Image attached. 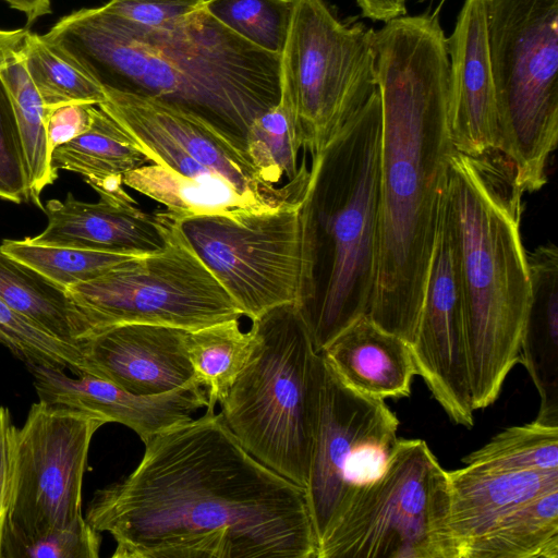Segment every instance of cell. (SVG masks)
<instances>
[{
  "label": "cell",
  "instance_id": "17",
  "mask_svg": "<svg viewBox=\"0 0 558 558\" xmlns=\"http://www.w3.org/2000/svg\"><path fill=\"white\" fill-rule=\"evenodd\" d=\"M185 329L119 324L99 329L80 344L85 368L135 395H159L195 379Z\"/></svg>",
  "mask_w": 558,
  "mask_h": 558
},
{
  "label": "cell",
  "instance_id": "6",
  "mask_svg": "<svg viewBox=\"0 0 558 558\" xmlns=\"http://www.w3.org/2000/svg\"><path fill=\"white\" fill-rule=\"evenodd\" d=\"M252 327L257 344L220 403V414L248 453L305 490L324 356L315 351L296 306L274 308Z\"/></svg>",
  "mask_w": 558,
  "mask_h": 558
},
{
  "label": "cell",
  "instance_id": "5",
  "mask_svg": "<svg viewBox=\"0 0 558 558\" xmlns=\"http://www.w3.org/2000/svg\"><path fill=\"white\" fill-rule=\"evenodd\" d=\"M381 104L377 90L312 158L315 290L300 311L320 353L371 305L376 267Z\"/></svg>",
  "mask_w": 558,
  "mask_h": 558
},
{
  "label": "cell",
  "instance_id": "12",
  "mask_svg": "<svg viewBox=\"0 0 558 558\" xmlns=\"http://www.w3.org/2000/svg\"><path fill=\"white\" fill-rule=\"evenodd\" d=\"M399 421L383 399L348 386L324 357L319 420L305 498L317 545L360 486L384 471Z\"/></svg>",
  "mask_w": 558,
  "mask_h": 558
},
{
  "label": "cell",
  "instance_id": "28",
  "mask_svg": "<svg viewBox=\"0 0 558 558\" xmlns=\"http://www.w3.org/2000/svg\"><path fill=\"white\" fill-rule=\"evenodd\" d=\"M239 319L187 331L189 359L195 379L206 390L208 409L222 403L257 344L255 329L243 331Z\"/></svg>",
  "mask_w": 558,
  "mask_h": 558
},
{
  "label": "cell",
  "instance_id": "24",
  "mask_svg": "<svg viewBox=\"0 0 558 558\" xmlns=\"http://www.w3.org/2000/svg\"><path fill=\"white\" fill-rule=\"evenodd\" d=\"M0 299L37 327L78 345L94 329L68 291L0 253Z\"/></svg>",
  "mask_w": 558,
  "mask_h": 558
},
{
  "label": "cell",
  "instance_id": "14",
  "mask_svg": "<svg viewBox=\"0 0 558 558\" xmlns=\"http://www.w3.org/2000/svg\"><path fill=\"white\" fill-rule=\"evenodd\" d=\"M104 89L106 100L98 107L130 134L150 163L192 159L269 210L289 208L305 198L310 177L282 186L266 183L243 144L193 112L154 97Z\"/></svg>",
  "mask_w": 558,
  "mask_h": 558
},
{
  "label": "cell",
  "instance_id": "35",
  "mask_svg": "<svg viewBox=\"0 0 558 558\" xmlns=\"http://www.w3.org/2000/svg\"><path fill=\"white\" fill-rule=\"evenodd\" d=\"M100 532L84 517L39 535L26 536L8 524L2 539V558H97Z\"/></svg>",
  "mask_w": 558,
  "mask_h": 558
},
{
  "label": "cell",
  "instance_id": "3",
  "mask_svg": "<svg viewBox=\"0 0 558 558\" xmlns=\"http://www.w3.org/2000/svg\"><path fill=\"white\" fill-rule=\"evenodd\" d=\"M104 88L154 97L245 146L252 121L278 104L281 56L234 34L206 7L171 29H148L101 7L62 16L46 34Z\"/></svg>",
  "mask_w": 558,
  "mask_h": 558
},
{
  "label": "cell",
  "instance_id": "11",
  "mask_svg": "<svg viewBox=\"0 0 558 558\" xmlns=\"http://www.w3.org/2000/svg\"><path fill=\"white\" fill-rule=\"evenodd\" d=\"M163 214L167 229L161 250L136 256L66 290L87 316L94 332L119 324L196 330L243 316L178 222Z\"/></svg>",
  "mask_w": 558,
  "mask_h": 558
},
{
  "label": "cell",
  "instance_id": "7",
  "mask_svg": "<svg viewBox=\"0 0 558 558\" xmlns=\"http://www.w3.org/2000/svg\"><path fill=\"white\" fill-rule=\"evenodd\" d=\"M500 148L520 191L547 182L558 140V0H486Z\"/></svg>",
  "mask_w": 558,
  "mask_h": 558
},
{
  "label": "cell",
  "instance_id": "20",
  "mask_svg": "<svg viewBox=\"0 0 558 558\" xmlns=\"http://www.w3.org/2000/svg\"><path fill=\"white\" fill-rule=\"evenodd\" d=\"M450 529L460 558L504 515L521 504L558 489V470L489 471L475 466L447 471Z\"/></svg>",
  "mask_w": 558,
  "mask_h": 558
},
{
  "label": "cell",
  "instance_id": "2",
  "mask_svg": "<svg viewBox=\"0 0 558 558\" xmlns=\"http://www.w3.org/2000/svg\"><path fill=\"white\" fill-rule=\"evenodd\" d=\"M381 104L375 283L367 316L412 345L436 241L448 158L447 37L435 14L375 31Z\"/></svg>",
  "mask_w": 558,
  "mask_h": 558
},
{
  "label": "cell",
  "instance_id": "37",
  "mask_svg": "<svg viewBox=\"0 0 558 558\" xmlns=\"http://www.w3.org/2000/svg\"><path fill=\"white\" fill-rule=\"evenodd\" d=\"M207 0H109V13L140 27L171 29L206 7Z\"/></svg>",
  "mask_w": 558,
  "mask_h": 558
},
{
  "label": "cell",
  "instance_id": "31",
  "mask_svg": "<svg viewBox=\"0 0 558 558\" xmlns=\"http://www.w3.org/2000/svg\"><path fill=\"white\" fill-rule=\"evenodd\" d=\"M0 253L32 268L53 284L70 287L94 280L140 255L109 253L72 246L37 244L25 238L5 239Z\"/></svg>",
  "mask_w": 558,
  "mask_h": 558
},
{
  "label": "cell",
  "instance_id": "27",
  "mask_svg": "<svg viewBox=\"0 0 558 558\" xmlns=\"http://www.w3.org/2000/svg\"><path fill=\"white\" fill-rule=\"evenodd\" d=\"M123 184L163 205L173 220L208 216H239L267 210L236 192H225L195 183L157 163H147L122 177Z\"/></svg>",
  "mask_w": 558,
  "mask_h": 558
},
{
  "label": "cell",
  "instance_id": "10",
  "mask_svg": "<svg viewBox=\"0 0 558 558\" xmlns=\"http://www.w3.org/2000/svg\"><path fill=\"white\" fill-rule=\"evenodd\" d=\"M375 31L341 21L326 0H293L281 52V96L312 158L377 90Z\"/></svg>",
  "mask_w": 558,
  "mask_h": 558
},
{
  "label": "cell",
  "instance_id": "21",
  "mask_svg": "<svg viewBox=\"0 0 558 558\" xmlns=\"http://www.w3.org/2000/svg\"><path fill=\"white\" fill-rule=\"evenodd\" d=\"M337 375L353 389L378 399L411 395L416 368L411 344L363 315L322 352Z\"/></svg>",
  "mask_w": 558,
  "mask_h": 558
},
{
  "label": "cell",
  "instance_id": "41",
  "mask_svg": "<svg viewBox=\"0 0 558 558\" xmlns=\"http://www.w3.org/2000/svg\"><path fill=\"white\" fill-rule=\"evenodd\" d=\"M11 9L22 12L28 23L51 13V0H2Z\"/></svg>",
  "mask_w": 558,
  "mask_h": 558
},
{
  "label": "cell",
  "instance_id": "42",
  "mask_svg": "<svg viewBox=\"0 0 558 558\" xmlns=\"http://www.w3.org/2000/svg\"><path fill=\"white\" fill-rule=\"evenodd\" d=\"M404 1H407V0H404Z\"/></svg>",
  "mask_w": 558,
  "mask_h": 558
},
{
  "label": "cell",
  "instance_id": "25",
  "mask_svg": "<svg viewBox=\"0 0 558 558\" xmlns=\"http://www.w3.org/2000/svg\"><path fill=\"white\" fill-rule=\"evenodd\" d=\"M150 163L130 134L96 106L87 131L51 151V166L81 174L90 186Z\"/></svg>",
  "mask_w": 558,
  "mask_h": 558
},
{
  "label": "cell",
  "instance_id": "36",
  "mask_svg": "<svg viewBox=\"0 0 558 558\" xmlns=\"http://www.w3.org/2000/svg\"><path fill=\"white\" fill-rule=\"evenodd\" d=\"M0 198L29 202L27 169L12 102L0 78Z\"/></svg>",
  "mask_w": 558,
  "mask_h": 558
},
{
  "label": "cell",
  "instance_id": "9",
  "mask_svg": "<svg viewBox=\"0 0 558 558\" xmlns=\"http://www.w3.org/2000/svg\"><path fill=\"white\" fill-rule=\"evenodd\" d=\"M195 253L252 322L274 308L304 311L315 290L308 190L300 204L239 216L177 221Z\"/></svg>",
  "mask_w": 558,
  "mask_h": 558
},
{
  "label": "cell",
  "instance_id": "23",
  "mask_svg": "<svg viewBox=\"0 0 558 558\" xmlns=\"http://www.w3.org/2000/svg\"><path fill=\"white\" fill-rule=\"evenodd\" d=\"M28 29L0 28V78L12 102L23 144L27 169L29 202L44 210L41 192L58 174L51 166L46 133L47 108L25 63Z\"/></svg>",
  "mask_w": 558,
  "mask_h": 558
},
{
  "label": "cell",
  "instance_id": "34",
  "mask_svg": "<svg viewBox=\"0 0 558 558\" xmlns=\"http://www.w3.org/2000/svg\"><path fill=\"white\" fill-rule=\"evenodd\" d=\"M0 344L4 345L31 371L35 366L70 369L74 375L86 372L78 345L47 333L13 311L0 299Z\"/></svg>",
  "mask_w": 558,
  "mask_h": 558
},
{
  "label": "cell",
  "instance_id": "19",
  "mask_svg": "<svg viewBox=\"0 0 558 558\" xmlns=\"http://www.w3.org/2000/svg\"><path fill=\"white\" fill-rule=\"evenodd\" d=\"M48 225L29 240L37 244L146 255L165 245L167 217L162 210L147 214L136 205L99 199L87 203L69 193L64 201L49 199L44 206Z\"/></svg>",
  "mask_w": 558,
  "mask_h": 558
},
{
  "label": "cell",
  "instance_id": "38",
  "mask_svg": "<svg viewBox=\"0 0 558 558\" xmlns=\"http://www.w3.org/2000/svg\"><path fill=\"white\" fill-rule=\"evenodd\" d=\"M95 107L90 104H68L47 109L46 133L50 150L87 131Z\"/></svg>",
  "mask_w": 558,
  "mask_h": 558
},
{
  "label": "cell",
  "instance_id": "1",
  "mask_svg": "<svg viewBox=\"0 0 558 558\" xmlns=\"http://www.w3.org/2000/svg\"><path fill=\"white\" fill-rule=\"evenodd\" d=\"M144 445L86 511L112 536V558H317L305 490L248 453L220 412Z\"/></svg>",
  "mask_w": 558,
  "mask_h": 558
},
{
  "label": "cell",
  "instance_id": "26",
  "mask_svg": "<svg viewBox=\"0 0 558 558\" xmlns=\"http://www.w3.org/2000/svg\"><path fill=\"white\" fill-rule=\"evenodd\" d=\"M463 558H558V489L504 515L466 548Z\"/></svg>",
  "mask_w": 558,
  "mask_h": 558
},
{
  "label": "cell",
  "instance_id": "22",
  "mask_svg": "<svg viewBox=\"0 0 558 558\" xmlns=\"http://www.w3.org/2000/svg\"><path fill=\"white\" fill-rule=\"evenodd\" d=\"M531 303L519 363L539 395L535 421L558 426V248L546 242L527 253Z\"/></svg>",
  "mask_w": 558,
  "mask_h": 558
},
{
  "label": "cell",
  "instance_id": "40",
  "mask_svg": "<svg viewBox=\"0 0 558 558\" xmlns=\"http://www.w3.org/2000/svg\"><path fill=\"white\" fill-rule=\"evenodd\" d=\"M362 15L372 21L388 22L407 14L404 0H356Z\"/></svg>",
  "mask_w": 558,
  "mask_h": 558
},
{
  "label": "cell",
  "instance_id": "29",
  "mask_svg": "<svg viewBox=\"0 0 558 558\" xmlns=\"http://www.w3.org/2000/svg\"><path fill=\"white\" fill-rule=\"evenodd\" d=\"M305 148L304 137L293 110L280 95L278 104L256 117L245 136V150L259 178L282 186L287 182L307 178L310 171L298 159Z\"/></svg>",
  "mask_w": 558,
  "mask_h": 558
},
{
  "label": "cell",
  "instance_id": "16",
  "mask_svg": "<svg viewBox=\"0 0 558 558\" xmlns=\"http://www.w3.org/2000/svg\"><path fill=\"white\" fill-rule=\"evenodd\" d=\"M448 120L456 150L485 157L500 148V126L487 36L486 0H465L447 37Z\"/></svg>",
  "mask_w": 558,
  "mask_h": 558
},
{
  "label": "cell",
  "instance_id": "32",
  "mask_svg": "<svg viewBox=\"0 0 558 558\" xmlns=\"http://www.w3.org/2000/svg\"><path fill=\"white\" fill-rule=\"evenodd\" d=\"M462 462L489 471L558 470V426L534 420L508 427L463 457Z\"/></svg>",
  "mask_w": 558,
  "mask_h": 558
},
{
  "label": "cell",
  "instance_id": "13",
  "mask_svg": "<svg viewBox=\"0 0 558 558\" xmlns=\"http://www.w3.org/2000/svg\"><path fill=\"white\" fill-rule=\"evenodd\" d=\"M98 415L38 401L15 429L9 526L32 536L82 515V485Z\"/></svg>",
  "mask_w": 558,
  "mask_h": 558
},
{
  "label": "cell",
  "instance_id": "30",
  "mask_svg": "<svg viewBox=\"0 0 558 558\" xmlns=\"http://www.w3.org/2000/svg\"><path fill=\"white\" fill-rule=\"evenodd\" d=\"M25 63L47 109L68 104L100 105L104 87L59 45L28 31Z\"/></svg>",
  "mask_w": 558,
  "mask_h": 558
},
{
  "label": "cell",
  "instance_id": "33",
  "mask_svg": "<svg viewBox=\"0 0 558 558\" xmlns=\"http://www.w3.org/2000/svg\"><path fill=\"white\" fill-rule=\"evenodd\" d=\"M206 10L219 23L252 45L281 54L293 0H207Z\"/></svg>",
  "mask_w": 558,
  "mask_h": 558
},
{
  "label": "cell",
  "instance_id": "8",
  "mask_svg": "<svg viewBox=\"0 0 558 558\" xmlns=\"http://www.w3.org/2000/svg\"><path fill=\"white\" fill-rule=\"evenodd\" d=\"M447 471L423 439L398 438L379 476L350 496L317 558H460Z\"/></svg>",
  "mask_w": 558,
  "mask_h": 558
},
{
  "label": "cell",
  "instance_id": "18",
  "mask_svg": "<svg viewBox=\"0 0 558 558\" xmlns=\"http://www.w3.org/2000/svg\"><path fill=\"white\" fill-rule=\"evenodd\" d=\"M59 367L31 369L39 401L62 404L120 423L134 430L145 444L156 435L183 424L207 408L205 388L193 380L159 395H135L99 377H70Z\"/></svg>",
  "mask_w": 558,
  "mask_h": 558
},
{
  "label": "cell",
  "instance_id": "39",
  "mask_svg": "<svg viewBox=\"0 0 558 558\" xmlns=\"http://www.w3.org/2000/svg\"><path fill=\"white\" fill-rule=\"evenodd\" d=\"M15 429L10 410L0 405V558L12 502Z\"/></svg>",
  "mask_w": 558,
  "mask_h": 558
},
{
  "label": "cell",
  "instance_id": "4",
  "mask_svg": "<svg viewBox=\"0 0 558 558\" xmlns=\"http://www.w3.org/2000/svg\"><path fill=\"white\" fill-rule=\"evenodd\" d=\"M522 195L498 153L450 154L440 214L462 298L474 411L498 399L520 359L531 303Z\"/></svg>",
  "mask_w": 558,
  "mask_h": 558
},
{
  "label": "cell",
  "instance_id": "15",
  "mask_svg": "<svg viewBox=\"0 0 558 558\" xmlns=\"http://www.w3.org/2000/svg\"><path fill=\"white\" fill-rule=\"evenodd\" d=\"M416 375L457 425L472 428L474 410L464 312L450 236L440 214L420 322L411 345Z\"/></svg>",
  "mask_w": 558,
  "mask_h": 558
}]
</instances>
